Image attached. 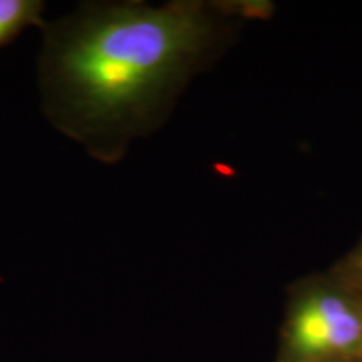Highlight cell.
<instances>
[{
  "label": "cell",
  "instance_id": "3957f363",
  "mask_svg": "<svg viewBox=\"0 0 362 362\" xmlns=\"http://www.w3.org/2000/svg\"><path fill=\"white\" fill-rule=\"evenodd\" d=\"M42 0H0V49L12 44L29 27L44 29Z\"/></svg>",
  "mask_w": 362,
  "mask_h": 362
},
{
  "label": "cell",
  "instance_id": "7a4b0ae2",
  "mask_svg": "<svg viewBox=\"0 0 362 362\" xmlns=\"http://www.w3.org/2000/svg\"><path fill=\"white\" fill-rule=\"evenodd\" d=\"M291 342L305 356L351 351L362 342V319L341 297H310L293 314Z\"/></svg>",
  "mask_w": 362,
  "mask_h": 362
},
{
  "label": "cell",
  "instance_id": "6da1fadb",
  "mask_svg": "<svg viewBox=\"0 0 362 362\" xmlns=\"http://www.w3.org/2000/svg\"><path fill=\"white\" fill-rule=\"evenodd\" d=\"M211 35L198 4L81 2L44 27L42 111L89 156L116 163Z\"/></svg>",
  "mask_w": 362,
  "mask_h": 362
}]
</instances>
